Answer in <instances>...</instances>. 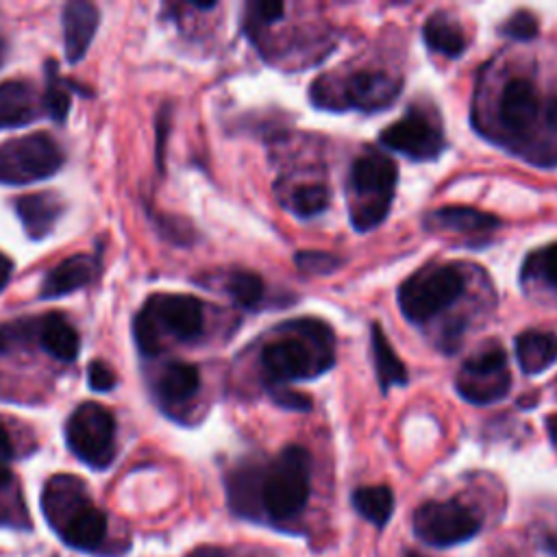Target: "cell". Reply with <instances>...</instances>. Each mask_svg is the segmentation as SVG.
<instances>
[{"instance_id":"22","label":"cell","mask_w":557,"mask_h":557,"mask_svg":"<svg viewBox=\"0 0 557 557\" xmlns=\"http://www.w3.org/2000/svg\"><path fill=\"white\" fill-rule=\"evenodd\" d=\"M422 37L431 50H435L444 57H450V59L463 54V50L468 46L463 28L446 13L431 15L422 26Z\"/></svg>"},{"instance_id":"11","label":"cell","mask_w":557,"mask_h":557,"mask_svg":"<svg viewBox=\"0 0 557 557\" xmlns=\"http://www.w3.org/2000/svg\"><path fill=\"white\" fill-rule=\"evenodd\" d=\"M457 392L472 405H490L507 396L511 374L507 370V355L500 346H492L463 361L457 374Z\"/></svg>"},{"instance_id":"4","label":"cell","mask_w":557,"mask_h":557,"mask_svg":"<svg viewBox=\"0 0 557 557\" xmlns=\"http://www.w3.org/2000/svg\"><path fill=\"white\" fill-rule=\"evenodd\" d=\"M161 333L172 335L178 342H194L202 335L205 313L202 302L187 294H154L137 311L133 322V333L139 350L148 357L157 355L161 348Z\"/></svg>"},{"instance_id":"42","label":"cell","mask_w":557,"mask_h":557,"mask_svg":"<svg viewBox=\"0 0 557 557\" xmlns=\"http://www.w3.org/2000/svg\"><path fill=\"white\" fill-rule=\"evenodd\" d=\"M407 557H420V555H416V553H409V555H407Z\"/></svg>"},{"instance_id":"13","label":"cell","mask_w":557,"mask_h":557,"mask_svg":"<svg viewBox=\"0 0 557 557\" xmlns=\"http://www.w3.org/2000/svg\"><path fill=\"white\" fill-rule=\"evenodd\" d=\"M540 111V96L529 78L509 81L498 98V117L511 133H524L531 128Z\"/></svg>"},{"instance_id":"1","label":"cell","mask_w":557,"mask_h":557,"mask_svg":"<svg viewBox=\"0 0 557 557\" xmlns=\"http://www.w3.org/2000/svg\"><path fill=\"white\" fill-rule=\"evenodd\" d=\"M281 329L278 337L261 350V370L270 387H278L283 381L318 376L333 366V333L324 322L302 318Z\"/></svg>"},{"instance_id":"25","label":"cell","mask_w":557,"mask_h":557,"mask_svg":"<svg viewBox=\"0 0 557 557\" xmlns=\"http://www.w3.org/2000/svg\"><path fill=\"white\" fill-rule=\"evenodd\" d=\"M226 292L239 307H257L263 298V281L259 274L248 270H235L226 278Z\"/></svg>"},{"instance_id":"19","label":"cell","mask_w":557,"mask_h":557,"mask_svg":"<svg viewBox=\"0 0 557 557\" xmlns=\"http://www.w3.org/2000/svg\"><path fill=\"white\" fill-rule=\"evenodd\" d=\"M516 359L524 374H540L557 361V335L553 331H524L516 337Z\"/></svg>"},{"instance_id":"12","label":"cell","mask_w":557,"mask_h":557,"mask_svg":"<svg viewBox=\"0 0 557 557\" xmlns=\"http://www.w3.org/2000/svg\"><path fill=\"white\" fill-rule=\"evenodd\" d=\"M379 139L389 150L400 152L416 161L437 159L446 146L442 128L418 111H411L403 115L398 122H394L392 126L383 128Z\"/></svg>"},{"instance_id":"15","label":"cell","mask_w":557,"mask_h":557,"mask_svg":"<svg viewBox=\"0 0 557 557\" xmlns=\"http://www.w3.org/2000/svg\"><path fill=\"white\" fill-rule=\"evenodd\" d=\"M65 211V202L54 191L24 194L15 200V213L30 239H44Z\"/></svg>"},{"instance_id":"30","label":"cell","mask_w":557,"mask_h":557,"mask_svg":"<svg viewBox=\"0 0 557 557\" xmlns=\"http://www.w3.org/2000/svg\"><path fill=\"white\" fill-rule=\"evenodd\" d=\"M537 30H540L537 17L529 11H516L500 24V33L516 41H531V39H535Z\"/></svg>"},{"instance_id":"27","label":"cell","mask_w":557,"mask_h":557,"mask_svg":"<svg viewBox=\"0 0 557 557\" xmlns=\"http://www.w3.org/2000/svg\"><path fill=\"white\" fill-rule=\"evenodd\" d=\"M329 187L322 183H309L292 191L289 209L298 218H313L329 207Z\"/></svg>"},{"instance_id":"26","label":"cell","mask_w":557,"mask_h":557,"mask_svg":"<svg viewBox=\"0 0 557 557\" xmlns=\"http://www.w3.org/2000/svg\"><path fill=\"white\" fill-rule=\"evenodd\" d=\"M44 102V111L57 120L63 122L67 111H70V94L65 89V81L59 78L57 74V63L48 61V70H46V91L41 96Z\"/></svg>"},{"instance_id":"36","label":"cell","mask_w":557,"mask_h":557,"mask_svg":"<svg viewBox=\"0 0 557 557\" xmlns=\"http://www.w3.org/2000/svg\"><path fill=\"white\" fill-rule=\"evenodd\" d=\"M11 272H13V261L0 252V292L4 289V285L9 283L11 278Z\"/></svg>"},{"instance_id":"40","label":"cell","mask_w":557,"mask_h":557,"mask_svg":"<svg viewBox=\"0 0 557 557\" xmlns=\"http://www.w3.org/2000/svg\"><path fill=\"white\" fill-rule=\"evenodd\" d=\"M191 557H224V553L218 548H200Z\"/></svg>"},{"instance_id":"17","label":"cell","mask_w":557,"mask_h":557,"mask_svg":"<svg viewBox=\"0 0 557 557\" xmlns=\"http://www.w3.org/2000/svg\"><path fill=\"white\" fill-rule=\"evenodd\" d=\"M44 102L37 98L35 89L26 81H4L0 83V131L15 128L33 122Z\"/></svg>"},{"instance_id":"10","label":"cell","mask_w":557,"mask_h":557,"mask_svg":"<svg viewBox=\"0 0 557 557\" xmlns=\"http://www.w3.org/2000/svg\"><path fill=\"white\" fill-rule=\"evenodd\" d=\"M413 535L435 548H448L472 540L481 531V518L461 500H426L411 518Z\"/></svg>"},{"instance_id":"3","label":"cell","mask_w":557,"mask_h":557,"mask_svg":"<svg viewBox=\"0 0 557 557\" xmlns=\"http://www.w3.org/2000/svg\"><path fill=\"white\" fill-rule=\"evenodd\" d=\"M257 507L274 522L289 520L302 511L311 492V455L307 448L292 444L259 474L252 472Z\"/></svg>"},{"instance_id":"21","label":"cell","mask_w":557,"mask_h":557,"mask_svg":"<svg viewBox=\"0 0 557 557\" xmlns=\"http://www.w3.org/2000/svg\"><path fill=\"white\" fill-rule=\"evenodd\" d=\"M429 228H446L459 233H481L498 228L500 220L492 213L472 209V207H440L424 218Z\"/></svg>"},{"instance_id":"38","label":"cell","mask_w":557,"mask_h":557,"mask_svg":"<svg viewBox=\"0 0 557 557\" xmlns=\"http://www.w3.org/2000/svg\"><path fill=\"white\" fill-rule=\"evenodd\" d=\"M546 431H548L550 442L557 446V413H553L550 418H546Z\"/></svg>"},{"instance_id":"34","label":"cell","mask_w":557,"mask_h":557,"mask_svg":"<svg viewBox=\"0 0 557 557\" xmlns=\"http://www.w3.org/2000/svg\"><path fill=\"white\" fill-rule=\"evenodd\" d=\"M283 11L285 7L281 2H255L250 4V17L255 22H261V24H270V22H276L283 17Z\"/></svg>"},{"instance_id":"37","label":"cell","mask_w":557,"mask_h":557,"mask_svg":"<svg viewBox=\"0 0 557 557\" xmlns=\"http://www.w3.org/2000/svg\"><path fill=\"white\" fill-rule=\"evenodd\" d=\"M546 122H548L550 128L557 131V96L550 98L548 104H546Z\"/></svg>"},{"instance_id":"28","label":"cell","mask_w":557,"mask_h":557,"mask_svg":"<svg viewBox=\"0 0 557 557\" xmlns=\"http://www.w3.org/2000/svg\"><path fill=\"white\" fill-rule=\"evenodd\" d=\"M522 274L542 278L546 285L557 289V244H550L531 252L524 261Z\"/></svg>"},{"instance_id":"6","label":"cell","mask_w":557,"mask_h":557,"mask_svg":"<svg viewBox=\"0 0 557 557\" xmlns=\"http://www.w3.org/2000/svg\"><path fill=\"white\" fill-rule=\"evenodd\" d=\"M463 287L466 278L457 265H431L398 287V305L409 322L422 324L457 302Z\"/></svg>"},{"instance_id":"16","label":"cell","mask_w":557,"mask_h":557,"mask_svg":"<svg viewBox=\"0 0 557 557\" xmlns=\"http://www.w3.org/2000/svg\"><path fill=\"white\" fill-rule=\"evenodd\" d=\"M96 272H98L96 259H91L87 255L67 257L46 274L41 289H39V298L48 300V298H61L65 294H72V292L89 285L94 281Z\"/></svg>"},{"instance_id":"29","label":"cell","mask_w":557,"mask_h":557,"mask_svg":"<svg viewBox=\"0 0 557 557\" xmlns=\"http://www.w3.org/2000/svg\"><path fill=\"white\" fill-rule=\"evenodd\" d=\"M296 261V268L305 274H311V276H320V274H331L339 268V259L335 255H329V252H320V250H300L296 252L294 257Z\"/></svg>"},{"instance_id":"5","label":"cell","mask_w":557,"mask_h":557,"mask_svg":"<svg viewBox=\"0 0 557 557\" xmlns=\"http://www.w3.org/2000/svg\"><path fill=\"white\" fill-rule=\"evenodd\" d=\"M396 181V163L381 152H366L352 161L348 189L357 198V202L350 205V222L355 231H370L385 220L394 200Z\"/></svg>"},{"instance_id":"8","label":"cell","mask_w":557,"mask_h":557,"mask_svg":"<svg viewBox=\"0 0 557 557\" xmlns=\"http://www.w3.org/2000/svg\"><path fill=\"white\" fill-rule=\"evenodd\" d=\"M65 157L48 133H30L0 144V183L28 185L52 176Z\"/></svg>"},{"instance_id":"18","label":"cell","mask_w":557,"mask_h":557,"mask_svg":"<svg viewBox=\"0 0 557 557\" xmlns=\"http://www.w3.org/2000/svg\"><path fill=\"white\" fill-rule=\"evenodd\" d=\"M37 339L41 348L59 361H74L81 350V337L76 329L57 311L37 320Z\"/></svg>"},{"instance_id":"14","label":"cell","mask_w":557,"mask_h":557,"mask_svg":"<svg viewBox=\"0 0 557 557\" xmlns=\"http://www.w3.org/2000/svg\"><path fill=\"white\" fill-rule=\"evenodd\" d=\"M61 24H63V48H65V59L70 63H76L85 57L98 24H100V13L96 9V4L91 2H83V0H74L67 2L63 7V15H61Z\"/></svg>"},{"instance_id":"23","label":"cell","mask_w":557,"mask_h":557,"mask_svg":"<svg viewBox=\"0 0 557 557\" xmlns=\"http://www.w3.org/2000/svg\"><path fill=\"white\" fill-rule=\"evenodd\" d=\"M370 344H372V357H374V370L376 379L383 392H387L392 385H405L407 383V370L392 344L387 342L381 324L370 326Z\"/></svg>"},{"instance_id":"33","label":"cell","mask_w":557,"mask_h":557,"mask_svg":"<svg viewBox=\"0 0 557 557\" xmlns=\"http://www.w3.org/2000/svg\"><path fill=\"white\" fill-rule=\"evenodd\" d=\"M272 400L292 411H309L311 409L309 396L300 394V392H292V389H272Z\"/></svg>"},{"instance_id":"20","label":"cell","mask_w":557,"mask_h":557,"mask_svg":"<svg viewBox=\"0 0 557 557\" xmlns=\"http://www.w3.org/2000/svg\"><path fill=\"white\" fill-rule=\"evenodd\" d=\"M200 387V372L194 363L172 361L157 379V396L163 405L187 403Z\"/></svg>"},{"instance_id":"41","label":"cell","mask_w":557,"mask_h":557,"mask_svg":"<svg viewBox=\"0 0 557 557\" xmlns=\"http://www.w3.org/2000/svg\"><path fill=\"white\" fill-rule=\"evenodd\" d=\"M4 59H7V41L0 37V65L4 63Z\"/></svg>"},{"instance_id":"24","label":"cell","mask_w":557,"mask_h":557,"mask_svg":"<svg viewBox=\"0 0 557 557\" xmlns=\"http://www.w3.org/2000/svg\"><path fill=\"white\" fill-rule=\"evenodd\" d=\"M352 507L374 527H385L394 511V494L387 485H363L352 492Z\"/></svg>"},{"instance_id":"9","label":"cell","mask_w":557,"mask_h":557,"mask_svg":"<svg viewBox=\"0 0 557 557\" xmlns=\"http://www.w3.org/2000/svg\"><path fill=\"white\" fill-rule=\"evenodd\" d=\"M67 448L89 468L104 470L115 459V418L98 403L78 405L65 424Z\"/></svg>"},{"instance_id":"31","label":"cell","mask_w":557,"mask_h":557,"mask_svg":"<svg viewBox=\"0 0 557 557\" xmlns=\"http://www.w3.org/2000/svg\"><path fill=\"white\" fill-rule=\"evenodd\" d=\"M87 381H89V387L94 392H109L115 387L117 379H115V372L104 363V361H91L89 368H87Z\"/></svg>"},{"instance_id":"7","label":"cell","mask_w":557,"mask_h":557,"mask_svg":"<svg viewBox=\"0 0 557 557\" xmlns=\"http://www.w3.org/2000/svg\"><path fill=\"white\" fill-rule=\"evenodd\" d=\"M400 94V81L385 72H355L342 83L318 78L311 87V100L318 107L381 111Z\"/></svg>"},{"instance_id":"2","label":"cell","mask_w":557,"mask_h":557,"mask_svg":"<svg viewBox=\"0 0 557 557\" xmlns=\"http://www.w3.org/2000/svg\"><path fill=\"white\" fill-rule=\"evenodd\" d=\"M41 509L52 531L76 550H96L107 535V516L98 509L76 476L57 474L48 479Z\"/></svg>"},{"instance_id":"32","label":"cell","mask_w":557,"mask_h":557,"mask_svg":"<svg viewBox=\"0 0 557 557\" xmlns=\"http://www.w3.org/2000/svg\"><path fill=\"white\" fill-rule=\"evenodd\" d=\"M15 487V476H13V472L7 468V466H2L0 463V503L4 500V496L11 492ZM0 524H9V527H24V529H28L22 520H17L9 509H4L2 505H0Z\"/></svg>"},{"instance_id":"35","label":"cell","mask_w":557,"mask_h":557,"mask_svg":"<svg viewBox=\"0 0 557 557\" xmlns=\"http://www.w3.org/2000/svg\"><path fill=\"white\" fill-rule=\"evenodd\" d=\"M15 457V448H13V440L7 431V426L0 422V461H9Z\"/></svg>"},{"instance_id":"39","label":"cell","mask_w":557,"mask_h":557,"mask_svg":"<svg viewBox=\"0 0 557 557\" xmlns=\"http://www.w3.org/2000/svg\"><path fill=\"white\" fill-rule=\"evenodd\" d=\"M544 546H546V550H548L550 555L557 557V535H555V533H548V535L544 537Z\"/></svg>"}]
</instances>
